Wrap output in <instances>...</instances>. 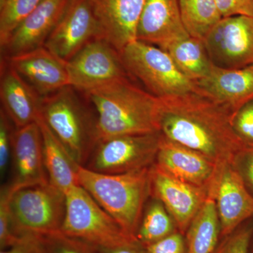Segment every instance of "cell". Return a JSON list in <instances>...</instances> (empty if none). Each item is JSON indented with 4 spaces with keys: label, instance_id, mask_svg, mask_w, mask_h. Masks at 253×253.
<instances>
[{
    "label": "cell",
    "instance_id": "obj_1",
    "mask_svg": "<svg viewBox=\"0 0 253 253\" xmlns=\"http://www.w3.org/2000/svg\"><path fill=\"white\" fill-rule=\"evenodd\" d=\"M161 101V134L217 166L232 162L246 146L233 129L230 113L198 91Z\"/></svg>",
    "mask_w": 253,
    "mask_h": 253
},
{
    "label": "cell",
    "instance_id": "obj_2",
    "mask_svg": "<svg viewBox=\"0 0 253 253\" xmlns=\"http://www.w3.org/2000/svg\"><path fill=\"white\" fill-rule=\"evenodd\" d=\"M85 94L97 114L96 144L116 136L161 132V99L138 87L129 78Z\"/></svg>",
    "mask_w": 253,
    "mask_h": 253
},
{
    "label": "cell",
    "instance_id": "obj_3",
    "mask_svg": "<svg viewBox=\"0 0 253 253\" xmlns=\"http://www.w3.org/2000/svg\"><path fill=\"white\" fill-rule=\"evenodd\" d=\"M151 168L121 174L96 172L81 166L78 168L79 185L136 241L145 204L151 197Z\"/></svg>",
    "mask_w": 253,
    "mask_h": 253
},
{
    "label": "cell",
    "instance_id": "obj_4",
    "mask_svg": "<svg viewBox=\"0 0 253 253\" xmlns=\"http://www.w3.org/2000/svg\"><path fill=\"white\" fill-rule=\"evenodd\" d=\"M73 89L66 86L42 98L40 116L75 163L85 166L96 144V118Z\"/></svg>",
    "mask_w": 253,
    "mask_h": 253
},
{
    "label": "cell",
    "instance_id": "obj_5",
    "mask_svg": "<svg viewBox=\"0 0 253 253\" xmlns=\"http://www.w3.org/2000/svg\"><path fill=\"white\" fill-rule=\"evenodd\" d=\"M129 76L159 99L196 91V83L181 72L166 50L136 41L120 52Z\"/></svg>",
    "mask_w": 253,
    "mask_h": 253
},
{
    "label": "cell",
    "instance_id": "obj_6",
    "mask_svg": "<svg viewBox=\"0 0 253 253\" xmlns=\"http://www.w3.org/2000/svg\"><path fill=\"white\" fill-rule=\"evenodd\" d=\"M66 196L61 232L97 248H114L138 243L126 235L117 221L91 195L78 185Z\"/></svg>",
    "mask_w": 253,
    "mask_h": 253
},
{
    "label": "cell",
    "instance_id": "obj_7",
    "mask_svg": "<svg viewBox=\"0 0 253 253\" xmlns=\"http://www.w3.org/2000/svg\"><path fill=\"white\" fill-rule=\"evenodd\" d=\"M9 189L10 212L18 237L61 231L66 214V196L62 191L49 181L15 191Z\"/></svg>",
    "mask_w": 253,
    "mask_h": 253
},
{
    "label": "cell",
    "instance_id": "obj_8",
    "mask_svg": "<svg viewBox=\"0 0 253 253\" xmlns=\"http://www.w3.org/2000/svg\"><path fill=\"white\" fill-rule=\"evenodd\" d=\"M161 133L110 138L95 146L86 168L104 174H121L151 167L156 161Z\"/></svg>",
    "mask_w": 253,
    "mask_h": 253
},
{
    "label": "cell",
    "instance_id": "obj_9",
    "mask_svg": "<svg viewBox=\"0 0 253 253\" xmlns=\"http://www.w3.org/2000/svg\"><path fill=\"white\" fill-rule=\"evenodd\" d=\"M70 86L84 93L129 76L119 51L103 40H93L66 62Z\"/></svg>",
    "mask_w": 253,
    "mask_h": 253
},
{
    "label": "cell",
    "instance_id": "obj_10",
    "mask_svg": "<svg viewBox=\"0 0 253 253\" xmlns=\"http://www.w3.org/2000/svg\"><path fill=\"white\" fill-rule=\"evenodd\" d=\"M213 64L224 68L253 66V18L234 16L221 18L204 38Z\"/></svg>",
    "mask_w": 253,
    "mask_h": 253
},
{
    "label": "cell",
    "instance_id": "obj_11",
    "mask_svg": "<svg viewBox=\"0 0 253 253\" xmlns=\"http://www.w3.org/2000/svg\"><path fill=\"white\" fill-rule=\"evenodd\" d=\"M209 193L215 201L221 236H229L253 218V196L232 162L217 166Z\"/></svg>",
    "mask_w": 253,
    "mask_h": 253
},
{
    "label": "cell",
    "instance_id": "obj_12",
    "mask_svg": "<svg viewBox=\"0 0 253 253\" xmlns=\"http://www.w3.org/2000/svg\"><path fill=\"white\" fill-rule=\"evenodd\" d=\"M208 194L209 189L180 180L155 163L151 166V197L164 205L181 234L187 231Z\"/></svg>",
    "mask_w": 253,
    "mask_h": 253
},
{
    "label": "cell",
    "instance_id": "obj_13",
    "mask_svg": "<svg viewBox=\"0 0 253 253\" xmlns=\"http://www.w3.org/2000/svg\"><path fill=\"white\" fill-rule=\"evenodd\" d=\"M95 39L98 28L89 0H72L44 46L67 62Z\"/></svg>",
    "mask_w": 253,
    "mask_h": 253
},
{
    "label": "cell",
    "instance_id": "obj_14",
    "mask_svg": "<svg viewBox=\"0 0 253 253\" xmlns=\"http://www.w3.org/2000/svg\"><path fill=\"white\" fill-rule=\"evenodd\" d=\"M146 0H89L98 39L117 51L136 41V31Z\"/></svg>",
    "mask_w": 253,
    "mask_h": 253
},
{
    "label": "cell",
    "instance_id": "obj_15",
    "mask_svg": "<svg viewBox=\"0 0 253 253\" xmlns=\"http://www.w3.org/2000/svg\"><path fill=\"white\" fill-rule=\"evenodd\" d=\"M4 61L42 98L70 86L66 61L41 46Z\"/></svg>",
    "mask_w": 253,
    "mask_h": 253
},
{
    "label": "cell",
    "instance_id": "obj_16",
    "mask_svg": "<svg viewBox=\"0 0 253 253\" xmlns=\"http://www.w3.org/2000/svg\"><path fill=\"white\" fill-rule=\"evenodd\" d=\"M72 0H42L1 46L4 58L44 46Z\"/></svg>",
    "mask_w": 253,
    "mask_h": 253
},
{
    "label": "cell",
    "instance_id": "obj_17",
    "mask_svg": "<svg viewBox=\"0 0 253 253\" xmlns=\"http://www.w3.org/2000/svg\"><path fill=\"white\" fill-rule=\"evenodd\" d=\"M13 191L49 182L43 156L42 138L38 121L15 128L11 144Z\"/></svg>",
    "mask_w": 253,
    "mask_h": 253
},
{
    "label": "cell",
    "instance_id": "obj_18",
    "mask_svg": "<svg viewBox=\"0 0 253 253\" xmlns=\"http://www.w3.org/2000/svg\"><path fill=\"white\" fill-rule=\"evenodd\" d=\"M196 91L225 109L231 116L253 100V66L224 68L213 65L206 77L195 82Z\"/></svg>",
    "mask_w": 253,
    "mask_h": 253
},
{
    "label": "cell",
    "instance_id": "obj_19",
    "mask_svg": "<svg viewBox=\"0 0 253 253\" xmlns=\"http://www.w3.org/2000/svg\"><path fill=\"white\" fill-rule=\"evenodd\" d=\"M190 36L178 0H146L136 31V41L166 50L176 41Z\"/></svg>",
    "mask_w": 253,
    "mask_h": 253
},
{
    "label": "cell",
    "instance_id": "obj_20",
    "mask_svg": "<svg viewBox=\"0 0 253 253\" xmlns=\"http://www.w3.org/2000/svg\"><path fill=\"white\" fill-rule=\"evenodd\" d=\"M155 165L189 184L210 189L217 166L194 150L169 140L161 134Z\"/></svg>",
    "mask_w": 253,
    "mask_h": 253
},
{
    "label": "cell",
    "instance_id": "obj_21",
    "mask_svg": "<svg viewBox=\"0 0 253 253\" xmlns=\"http://www.w3.org/2000/svg\"><path fill=\"white\" fill-rule=\"evenodd\" d=\"M0 98L3 109L15 128L37 122L41 116V96L3 60Z\"/></svg>",
    "mask_w": 253,
    "mask_h": 253
},
{
    "label": "cell",
    "instance_id": "obj_22",
    "mask_svg": "<svg viewBox=\"0 0 253 253\" xmlns=\"http://www.w3.org/2000/svg\"><path fill=\"white\" fill-rule=\"evenodd\" d=\"M37 121L41 127L43 156L48 179L53 186L66 194L73 187L79 185L78 181L79 165L71 158L41 116Z\"/></svg>",
    "mask_w": 253,
    "mask_h": 253
},
{
    "label": "cell",
    "instance_id": "obj_23",
    "mask_svg": "<svg viewBox=\"0 0 253 253\" xmlns=\"http://www.w3.org/2000/svg\"><path fill=\"white\" fill-rule=\"evenodd\" d=\"M166 51L181 72L194 83L206 77L214 65L204 41L191 36L172 43Z\"/></svg>",
    "mask_w": 253,
    "mask_h": 253
},
{
    "label": "cell",
    "instance_id": "obj_24",
    "mask_svg": "<svg viewBox=\"0 0 253 253\" xmlns=\"http://www.w3.org/2000/svg\"><path fill=\"white\" fill-rule=\"evenodd\" d=\"M221 233L215 201L211 194L187 229L188 253H212Z\"/></svg>",
    "mask_w": 253,
    "mask_h": 253
},
{
    "label": "cell",
    "instance_id": "obj_25",
    "mask_svg": "<svg viewBox=\"0 0 253 253\" xmlns=\"http://www.w3.org/2000/svg\"><path fill=\"white\" fill-rule=\"evenodd\" d=\"M176 223L164 205L151 197L145 206L136 239L143 246L153 244L174 232Z\"/></svg>",
    "mask_w": 253,
    "mask_h": 253
},
{
    "label": "cell",
    "instance_id": "obj_26",
    "mask_svg": "<svg viewBox=\"0 0 253 253\" xmlns=\"http://www.w3.org/2000/svg\"><path fill=\"white\" fill-rule=\"evenodd\" d=\"M183 22L190 36L204 41L221 19L215 0H178Z\"/></svg>",
    "mask_w": 253,
    "mask_h": 253
},
{
    "label": "cell",
    "instance_id": "obj_27",
    "mask_svg": "<svg viewBox=\"0 0 253 253\" xmlns=\"http://www.w3.org/2000/svg\"><path fill=\"white\" fill-rule=\"evenodd\" d=\"M42 0H0V44L31 14Z\"/></svg>",
    "mask_w": 253,
    "mask_h": 253
},
{
    "label": "cell",
    "instance_id": "obj_28",
    "mask_svg": "<svg viewBox=\"0 0 253 253\" xmlns=\"http://www.w3.org/2000/svg\"><path fill=\"white\" fill-rule=\"evenodd\" d=\"M46 253H100L96 246L66 235L61 231L41 236Z\"/></svg>",
    "mask_w": 253,
    "mask_h": 253
},
{
    "label": "cell",
    "instance_id": "obj_29",
    "mask_svg": "<svg viewBox=\"0 0 253 253\" xmlns=\"http://www.w3.org/2000/svg\"><path fill=\"white\" fill-rule=\"evenodd\" d=\"M11 190L9 186L1 188L0 195V248L1 250L9 249L25 237H18L13 226L12 218L9 209ZM27 236V235H26Z\"/></svg>",
    "mask_w": 253,
    "mask_h": 253
},
{
    "label": "cell",
    "instance_id": "obj_30",
    "mask_svg": "<svg viewBox=\"0 0 253 253\" xmlns=\"http://www.w3.org/2000/svg\"><path fill=\"white\" fill-rule=\"evenodd\" d=\"M233 129L246 146L253 147V100L244 105L231 118Z\"/></svg>",
    "mask_w": 253,
    "mask_h": 253
},
{
    "label": "cell",
    "instance_id": "obj_31",
    "mask_svg": "<svg viewBox=\"0 0 253 253\" xmlns=\"http://www.w3.org/2000/svg\"><path fill=\"white\" fill-rule=\"evenodd\" d=\"M12 122L2 109L0 111V172L4 176L11 158V144L14 129Z\"/></svg>",
    "mask_w": 253,
    "mask_h": 253
},
{
    "label": "cell",
    "instance_id": "obj_32",
    "mask_svg": "<svg viewBox=\"0 0 253 253\" xmlns=\"http://www.w3.org/2000/svg\"><path fill=\"white\" fill-rule=\"evenodd\" d=\"M252 229L249 226L234 231L221 245L216 253H249Z\"/></svg>",
    "mask_w": 253,
    "mask_h": 253
},
{
    "label": "cell",
    "instance_id": "obj_33",
    "mask_svg": "<svg viewBox=\"0 0 253 253\" xmlns=\"http://www.w3.org/2000/svg\"><path fill=\"white\" fill-rule=\"evenodd\" d=\"M232 163L253 196V147L245 146L236 154Z\"/></svg>",
    "mask_w": 253,
    "mask_h": 253
},
{
    "label": "cell",
    "instance_id": "obj_34",
    "mask_svg": "<svg viewBox=\"0 0 253 253\" xmlns=\"http://www.w3.org/2000/svg\"><path fill=\"white\" fill-rule=\"evenodd\" d=\"M144 248L146 253H184L185 243L181 232H174Z\"/></svg>",
    "mask_w": 253,
    "mask_h": 253
},
{
    "label": "cell",
    "instance_id": "obj_35",
    "mask_svg": "<svg viewBox=\"0 0 253 253\" xmlns=\"http://www.w3.org/2000/svg\"><path fill=\"white\" fill-rule=\"evenodd\" d=\"M221 18L247 16L253 18V0H215Z\"/></svg>",
    "mask_w": 253,
    "mask_h": 253
},
{
    "label": "cell",
    "instance_id": "obj_36",
    "mask_svg": "<svg viewBox=\"0 0 253 253\" xmlns=\"http://www.w3.org/2000/svg\"><path fill=\"white\" fill-rule=\"evenodd\" d=\"M0 253H46L41 236L27 235L18 244L9 249L1 250Z\"/></svg>",
    "mask_w": 253,
    "mask_h": 253
},
{
    "label": "cell",
    "instance_id": "obj_37",
    "mask_svg": "<svg viewBox=\"0 0 253 253\" xmlns=\"http://www.w3.org/2000/svg\"><path fill=\"white\" fill-rule=\"evenodd\" d=\"M139 243L114 248H98L100 253H144L139 249Z\"/></svg>",
    "mask_w": 253,
    "mask_h": 253
}]
</instances>
